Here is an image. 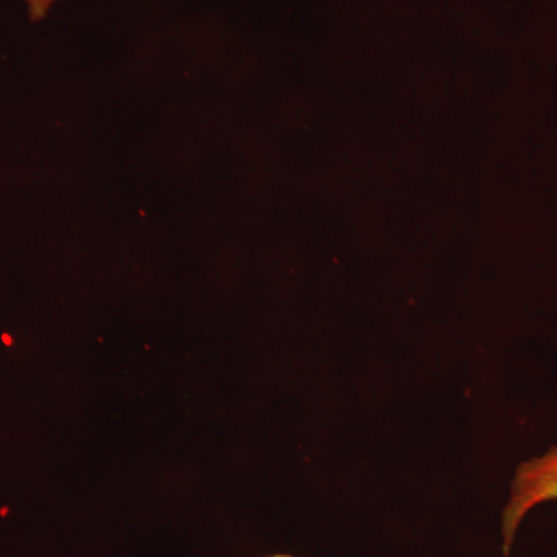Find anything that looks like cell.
I'll use <instances>...</instances> for the list:
<instances>
[{"instance_id":"6da1fadb","label":"cell","mask_w":557,"mask_h":557,"mask_svg":"<svg viewBox=\"0 0 557 557\" xmlns=\"http://www.w3.org/2000/svg\"><path fill=\"white\" fill-rule=\"evenodd\" d=\"M549 500H557V448L518 469L502 519L505 556L509 555L516 531L528 512Z\"/></svg>"},{"instance_id":"3957f363","label":"cell","mask_w":557,"mask_h":557,"mask_svg":"<svg viewBox=\"0 0 557 557\" xmlns=\"http://www.w3.org/2000/svg\"><path fill=\"white\" fill-rule=\"evenodd\" d=\"M270 557H293V556L277 555V556H270Z\"/></svg>"},{"instance_id":"7a4b0ae2","label":"cell","mask_w":557,"mask_h":557,"mask_svg":"<svg viewBox=\"0 0 557 557\" xmlns=\"http://www.w3.org/2000/svg\"><path fill=\"white\" fill-rule=\"evenodd\" d=\"M54 0H25L33 22L42 21L49 14Z\"/></svg>"}]
</instances>
